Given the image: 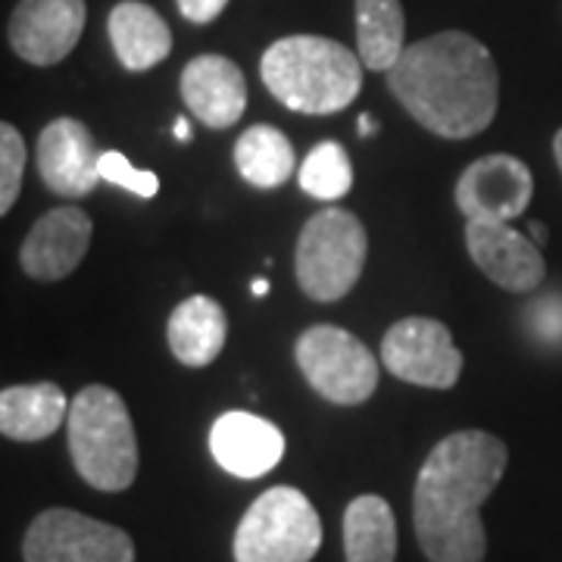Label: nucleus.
Masks as SVG:
<instances>
[{
	"label": "nucleus",
	"instance_id": "nucleus-3",
	"mask_svg": "<svg viewBox=\"0 0 562 562\" xmlns=\"http://www.w3.org/2000/svg\"><path fill=\"white\" fill-rule=\"evenodd\" d=\"M262 85L279 103L306 116L341 113L360 98L362 60L322 35L279 38L260 60Z\"/></svg>",
	"mask_w": 562,
	"mask_h": 562
},
{
	"label": "nucleus",
	"instance_id": "nucleus-28",
	"mask_svg": "<svg viewBox=\"0 0 562 562\" xmlns=\"http://www.w3.org/2000/svg\"><path fill=\"white\" fill-rule=\"evenodd\" d=\"M172 135H176L179 140H191V122L184 120V116L176 120V125H172Z\"/></svg>",
	"mask_w": 562,
	"mask_h": 562
},
{
	"label": "nucleus",
	"instance_id": "nucleus-26",
	"mask_svg": "<svg viewBox=\"0 0 562 562\" xmlns=\"http://www.w3.org/2000/svg\"><path fill=\"white\" fill-rule=\"evenodd\" d=\"M225 7H228V0H179L181 16L188 22H198V25L220 20Z\"/></svg>",
	"mask_w": 562,
	"mask_h": 562
},
{
	"label": "nucleus",
	"instance_id": "nucleus-7",
	"mask_svg": "<svg viewBox=\"0 0 562 562\" xmlns=\"http://www.w3.org/2000/svg\"><path fill=\"white\" fill-rule=\"evenodd\" d=\"M294 360L306 384L338 406H360L379 387V362L372 350L338 325H313L294 344Z\"/></svg>",
	"mask_w": 562,
	"mask_h": 562
},
{
	"label": "nucleus",
	"instance_id": "nucleus-21",
	"mask_svg": "<svg viewBox=\"0 0 562 562\" xmlns=\"http://www.w3.org/2000/svg\"><path fill=\"white\" fill-rule=\"evenodd\" d=\"M401 0H357V54L366 69L387 72L406 50Z\"/></svg>",
	"mask_w": 562,
	"mask_h": 562
},
{
	"label": "nucleus",
	"instance_id": "nucleus-13",
	"mask_svg": "<svg viewBox=\"0 0 562 562\" xmlns=\"http://www.w3.org/2000/svg\"><path fill=\"white\" fill-rule=\"evenodd\" d=\"M94 225L81 206L47 210L25 235L20 247V266L29 279L63 281L69 279L88 257Z\"/></svg>",
	"mask_w": 562,
	"mask_h": 562
},
{
	"label": "nucleus",
	"instance_id": "nucleus-9",
	"mask_svg": "<svg viewBox=\"0 0 562 562\" xmlns=\"http://www.w3.org/2000/svg\"><path fill=\"white\" fill-rule=\"evenodd\" d=\"M384 369L406 384L450 391L462 375V353L450 328L428 316L394 322L382 338Z\"/></svg>",
	"mask_w": 562,
	"mask_h": 562
},
{
	"label": "nucleus",
	"instance_id": "nucleus-20",
	"mask_svg": "<svg viewBox=\"0 0 562 562\" xmlns=\"http://www.w3.org/2000/svg\"><path fill=\"white\" fill-rule=\"evenodd\" d=\"M344 560L394 562L397 560V519L379 494H362L344 509Z\"/></svg>",
	"mask_w": 562,
	"mask_h": 562
},
{
	"label": "nucleus",
	"instance_id": "nucleus-1",
	"mask_svg": "<svg viewBox=\"0 0 562 562\" xmlns=\"http://www.w3.org/2000/svg\"><path fill=\"white\" fill-rule=\"evenodd\" d=\"M509 450L479 428L435 443L413 487V525L428 562H484L482 506L497 491Z\"/></svg>",
	"mask_w": 562,
	"mask_h": 562
},
{
	"label": "nucleus",
	"instance_id": "nucleus-31",
	"mask_svg": "<svg viewBox=\"0 0 562 562\" xmlns=\"http://www.w3.org/2000/svg\"><path fill=\"white\" fill-rule=\"evenodd\" d=\"M254 294H257V297H266V294H269V281L266 279L254 281Z\"/></svg>",
	"mask_w": 562,
	"mask_h": 562
},
{
	"label": "nucleus",
	"instance_id": "nucleus-30",
	"mask_svg": "<svg viewBox=\"0 0 562 562\" xmlns=\"http://www.w3.org/2000/svg\"><path fill=\"white\" fill-rule=\"evenodd\" d=\"M553 157H557V166H560L562 172V128L557 132V138H553Z\"/></svg>",
	"mask_w": 562,
	"mask_h": 562
},
{
	"label": "nucleus",
	"instance_id": "nucleus-27",
	"mask_svg": "<svg viewBox=\"0 0 562 562\" xmlns=\"http://www.w3.org/2000/svg\"><path fill=\"white\" fill-rule=\"evenodd\" d=\"M528 235H531V241L538 244V247H543V244L550 241V238H547V225H541V222H528Z\"/></svg>",
	"mask_w": 562,
	"mask_h": 562
},
{
	"label": "nucleus",
	"instance_id": "nucleus-10",
	"mask_svg": "<svg viewBox=\"0 0 562 562\" xmlns=\"http://www.w3.org/2000/svg\"><path fill=\"white\" fill-rule=\"evenodd\" d=\"M535 198L531 169L513 154H487L469 162L457 181V206L465 220L513 222Z\"/></svg>",
	"mask_w": 562,
	"mask_h": 562
},
{
	"label": "nucleus",
	"instance_id": "nucleus-5",
	"mask_svg": "<svg viewBox=\"0 0 562 562\" xmlns=\"http://www.w3.org/2000/svg\"><path fill=\"white\" fill-rule=\"evenodd\" d=\"M369 254L366 228L357 213L328 206L313 213L301 228L294 272L306 297L319 303L344 301L362 276Z\"/></svg>",
	"mask_w": 562,
	"mask_h": 562
},
{
	"label": "nucleus",
	"instance_id": "nucleus-16",
	"mask_svg": "<svg viewBox=\"0 0 562 562\" xmlns=\"http://www.w3.org/2000/svg\"><path fill=\"white\" fill-rule=\"evenodd\" d=\"M181 101L206 128H232L247 110V81L238 63L220 54L194 57L181 69Z\"/></svg>",
	"mask_w": 562,
	"mask_h": 562
},
{
	"label": "nucleus",
	"instance_id": "nucleus-19",
	"mask_svg": "<svg viewBox=\"0 0 562 562\" xmlns=\"http://www.w3.org/2000/svg\"><path fill=\"white\" fill-rule=\"evenodd\" d=\"M63 419H69V403L60 384H13L0 391V431L10 441H44L60 431Z\"/></svg>",
	"mask_w": 562,
	"mask_h": 562
},
{
	"label": "nucleus",
	"instance_id": "nucleus-11",
	"mask_svg": "<svg viewBox=\"0 0 562 562\" xmlns=\"http://www.w3.org/2000/svg\"><path fill=\"white\" fill-rule=\"evenodd\" d=\"M465 247L472 262L503 291L528 294L541 288L547 266L541 247L503 220H465Z\"/></svg>",
	"mask_w": 562,
	"mask_h": 562
},
{
	"label": "nucleus",
	"instance_id": "nucleus-8",
	"mask_svg": "<svg viewBox=\"0 0 562 562\" xmlns=\"http://www.w3.org/2000/svg\"><path fill=\"white\" fill-rule=\"evenodd\" d=\"M22 560L135 562V543L116 525L60 506V509H44L32 519L22 538Z\"/></svg>",
	"mask_w": 562,
	"mask_h": 562
},
{
	"label": "nucleus",
	"instance_id": "nucleus-25",
	"mask_svg": "<svg viewBox=\"0 0 562 562\" xmlns=\"http://www.w3.org/2000/svg\"><path fill=\"white\" fill-rule=\"evenodd\" d=\"M101 176L103 181H110V184H116V188H125V191H132V194H138V198H157V191H160V179H157V172H147V169H135L125 154L120 150H106L101 154Z\"/></svg>",
	"mask_w": 562,
	"mask_h": 562
},
{
	"label": "nucleus",
	"instance_id": "nucleus-22",
	"mask_svg": "<svg viewBox=\"0 0 562 562\" xmlns=\"http://www.w3.org/2000/svg\"><path fill=\"white\" fill-rule=\"evenodd\" d=\"M294 147L276 125H250L235 144L238 176L254 188L272 191L294 176Z\"/></svg>",
	"mask_w": 562,
	"mask_h": 562
},
{
	"label": "nucleus",
	"instance_id": "nucleus-4",
	"mask_svg": "<svg viewBox=\"0 0 562 562\" xmlns=\"http://www.w3.org/2000/svg\"><path fill=\"white\" fill-rule=\"evenodd\" d=\"M69 457L81 482L120 494L138 479V438L128 406L106 384H88L69 403Z\"/></svg>",
	"mask_w": 562,
	"mask_h": 562
},
{
	"label": "nucleus",
	"instance_id": "nucleus-18",
	"mask_svg": "<svg viewBox=\"0 0 562 562\" xmlns=\"http://www.w3.org/2000/svg\"><path fill=\"white\" fill-rule=\"evenodd\" d=\"M225 338H228V316L222 303L206 294L181 301L166 325V341L172 357L191 369H203L216 360L225 347Z\"/></svg>",
	"mask_w": 562,
	"mask_h": 562
},
{
	"label": "nucleus",
	"instance_id": "nucleus-14",
	"mask_svg": "<svg viewBox=\"0 0 562 562\" xmlns=\"http://www.w3.org/2000/svg\"><path fill=\"white\" fill-rule=\"evenodd\" d=\"M38 176L47 191L79 201L101 184V154L88 125L63 116L44 125L38 138Z\"/></svg>",
	"mask_w": 562,
	"mask_h": 562
},
{
	"label": "nucleus",
	"instance_id": "nucleus-2",
	"mask_svg": "<svg viewBox=\"0 0 562 562\" xmlns=\"http://www.w3.org/2000/svg\"><path fill=\"white\" fill-rule=\"evenodd\" d=\"M387 88L425 132L447 140L487 132L501 103L494 57L465 32H441L409 44L387 69Z\"/></svg>",
	"mask_w": 562,
	"mask_h": 562
},
{
	"label": "nucleus",
	"instance_id": "nucleus-15",
	"mask_svg": "<svg viewBox=\"0 0 562 562\" xmlns=\"http://www.w3.org/2000/svg\"><path fill=\"white\" fill-rule=\"evenodd\" d=\"M210 450L228 475L262 479L284 457V435L262 416L228 409L210 428Z\"/></svg>",
	"mask_w": 562,
	"mask_h": 562
},
{
	"label": "nucleus",
	"instance_id": "nucleus-12",
	"mask_svg": "<svg viewBox=\"0 0 562 562\" xmlns=\"http://www.w3.org/2000/svg\"><path fill=\"white\" fill-rule=\"evenodd\" d=\"M85 20V0H20L10 20V47L32 66H54L76 50Z\"/></svg>",
	"mask_w": 562,
	"mask_h": 562
},
{
	"label": "nucleus",
	"instance_id": "nucleus-6",
	"mask_svg": "<svg viewBox=\"0 0 562 562\" xmlns=\"http://www.w3.org/2000/svg\"><path fill=\"white\" fill-rule=\"evenodd\" d=\"M322 547L316 506L297 487H269L235 528V562H310Z\"/></svg>",
	"mask_w": 562,
	"mask_h": 562
},
{
	"label": "nucleus",
	"instance_id": "nucleus-29",
	"mask_svg": "<svg viewBox=\"0 0 562 562\" xmlns=\"http://www.w3.org/2000/svg\"><path fill=\"white\" fill-rule=\"evenodd\" d=\"M357 128H360V135H366V138H372V135L379 132V125H375V120H372V116H360Z\"/></svg>",
	"mask_w": 562,
	"mask_h": 562
},
{
	"label": "nucleus",
	"instance_id": "nucleus-24",
	"mask_svg": "<svg viewBox=\"0 0 562 562\" xmlns=\"http://www.w3.org/2000/svg\"><path fill=\"white\" fill-rule=\"evenodd\" d=\"M22 172H25V140L13 122L0 125V213L7 216L20 201Z\"/></svg>",
	"mask_w": 562,
	"mask_h": 562
},
{
	"label": "nucleus",
	"instance_id": "nucleus-17",
	"mask_svg": "<svg viewBox=\"0 0 562 562\" xmlns=\"http://www.w3.org/2000/svg\"><path fill=\"white\" fill-rule=\"evenodd\" d=\"M106 32L128 72H147L172 54V32L150 3L122 0L113 7Z\"/></svg>",
	"mask_w": 562,
	"mask_h": 562
},
{
	"label": "nucleus",
	"instance_id": "nucleus-23",
	"mask_svg": "<svg viewBox=\"0 0 562 562\" xmlns=\"http://www.w3.org/2000/svg\"><path fill=\"white\" fill-rule=\"evenodd\" d=\"M301 188L316 201H341L353 188V162L347 157L344 144L322 140L310 150V157L301 162Z\"/></svg>",
	"mask_w": 562,
	"mask_h": 562
}]
</instances>
